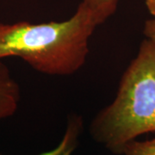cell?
Segmentation results:
<instances>
[{
  "label": "cell",
  "instance_id": "cell-1",
  "mask_svg": "<svg viewBox=\"0 0 155 155\" xmlns=\"http://www.w3.org/2000/svg\"><path fill=\"white\" fill-rule=\"evenodd\" d=\"M97 24L81 2L66 21L0 22V61L18 57L39 72L67 76L78 72L89 54V41Z\"/></svg>",
  "mask_w": 155,
  "mask_h": 155
},
{
  "label": "cell",
  "instance_id": "cell-2",
  "mask_svg": "<svg viewBox=\"0 0 155 155\" xmlns=\"http://www.w3.org/2000/svg\"><path fill=\"white\" fill-rule=\"evenodd\" d=\"M155 132V46L145 38L122 75L116 98L96 116L90 133L113 153L144 134Z\"/></svg>",
  "mask_w": 155,
  "mask_h": 155
},
{
  "label": "cell",
  "instance_id": "cell-6",
  "mask_svg": "<svg viewBox=\"0 0 155 155\" xmlns=\"http://www.w3.org/2000/svg\"><path fill=\"white\" fill-rule=\"evenodd\" d=\"M123 155H155V138L138 141L134 140L124 146Z\"/></svg>",
  "mask_w": 155,
  "mask_h": 155
},
{
  "label": "cell",
  "instance_id": "cell-8",
  "mask_svg": "<svg viewBox=\"0 0 155 155\" xmlns=\"http://www.w3.org/2000/svg\"><path fill=\"white\" fill-rule=\"evenodd\" d=\"M145 1L150 14L153 16V18L155 19V0H145Z\"/></svg>",
  "mask_w": 155,
  "mask_h": 155
},
{
  "label": "cell",
  "instance_id": "cell-3",
  "mask_svg": "<svg viewBox=\"0 0 155 155\" xmlns=\"http://www.w3.org/2000/svg\"><path fill=\"white\" fill-rule=\"evenodd\" d=\"M20 88L9 68L0 61V120L12 116L20 102Z\"/></svg>",
  "mask_w": 155,
  "mask_h": 155
},
{
  "label": "cell",
  "instance_id": "cell-5",
  "mask_svg": "<svg viewBox=\"0 0 155 155\" xmlns=\"http://www.w3.org/2000/svg\"><path fill=\"white\" fill-rule=\"evenodd\" d=\"M119 0H82L92 14L97 26L103 24L116 12Z\"/></svg>",
  "mask_w": 155,
  "mask_h": 155
},
{
  "label": "cell",
  "instance_id": "cell-4",
  "mask_svg": "<svg viewBox=\"0 0 155 155\" xmlns=\"http://www.w3.org/2000/svg\"><path fill=\"white\" fill-rule=\"evenodd\" d=\"M83 132L82 117L76 114L69 116L66 132L55 148L39 155H72L77 148L78 139ZM0 155H3L0 153Z\"/></svg>",
  "mask_w": 155,
  "mask_h": 155
},
{
  "label": "cell",
  "instance_id": "cell-7",
  "mask_svg": "<svg viewBox=\"0 0 155 155\" xmlns=\"http://www.w3.org/2000/svg\"><path fill=\"white\" fill-rule=\"evenodd\" d=\"M143 34L146 36V39L149 40L155 46V19L151 18L145 22Z\"/></svg>",
  "mask_w": 155,
  "mask_h": 155
}]
</instances>
